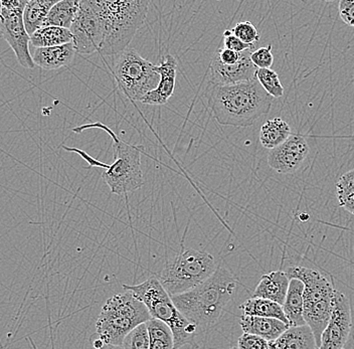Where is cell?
Instances as JSON below:
<instances>
[{"label": "cell", "mask_w": 354, "mask_h": 349, "mask_svg": "<svg viewBox=\"0 0 354 349\" xmlns=\"http://www.w3.org/2000/svg\"><path fill=\"white\" fill-rule=\"evenodd\" d=\"M274 98L263 89L258 79L227 86H212L209 106L221 125L250 127L267 115Z\"/></svg>", "instance_id": "6da1fadb"}, {"label": "cell", "mask_w": 354, "mask_h": 349, "mask_svg": "<svg viewBox=\"0 0 354 349\" xmlns=\"http://www.w3.org/2000/svg\"><path fill=\"white\" fill-rule=\"evenodd\" d=\"M236 278L218 266L209 279L187 292L172 296V301L188 321L205 330L220 319L236 288Z\"/></svg>", "instance_id": "7a4b0ae2"}, {"label": "cell", "mask_w": 354, "mask_h": 349, "mask_svg": "<svg viewBox=\"0 0 354 349\" xmlns=\"http://www.w3.org/2000/svg\"><path fill=\"white\" fill-rule=\"evenodd\" d=\"M100 21L103 41L99 53L114 57L128 48L133 37L143 26L150 2L146 0H91Z\"/></svg>", "instance_id": "3957f363"}, {"label": "cell", "mask_w": 354, "mask_h": 349, "mask_svg": "<svg viewBox=\"0 0 354 349\" xmlns=\"http://www.w3.org/2000/svg\"><path fill=\"white\" fill-rule=\"evenodd\" d=\"M125 291H130L143 302L150 315L169 327L174 335V349L185 346L196 348V337L199 329L176 308L171 296L156 278H149L140 284L123 285Z\"/></svg>", "instance_id": "277c9868"}, {"label": "cell", "mask_w": 354, "mask_h": 349, "mask_svg": "<svg viewBox=\"0 0 354 349\" xmlns=\"http://www.w3.org/2000/svg\"><path fill=\"white\" fill-rule=\"evenodd\" d=\"M142 301L130 291L116 294L102 307L96 322L97 335L104 344L122 346L135 327L151 319Z\"/></svg>", "instance_id": "5b68a950"}, {"label": "cell", "mask_w": 354, "mask_h": 349, "mask_svg": "<svg viewBox=\"0 0 354 349\" xmlns=\"http://www.w3.org/2000/svg\"><path fill=\"white\" fill-rule=\"evenodd\" d=\"M285 273L288 278L299 279L304 284L303 316L307 326L313 331L319 348L321 337L330 320L336 289L326 276L319 271L305 267H289Z\"/></svg>", "instance_id": "8992f818"}, {"label": "cell", "mask_w": 354, "mask_h": 349, "mask_svg": "<svg viewBox=\"0 0 354 349\" xmlns=\"http://www.w3.org/2000/svg\"><path fill=\"white\" fill-rule=\"evenodd\" d=\"M91 128L105 130L113 139L115 161L108 165L106 171L102 174V178L109 187L111 194L122 196L141 189L144 185L143 171L141 169V152L143 147L124 142L107 126L100 122L82 125L74 128L73 131L80 133Z\"/></svg>", "instance_id": "52a82bcc"}, {"label": "cell", "mask_w": 354, "mask_h": 349, "mask_svg": "<svg viewBox=\"0 0 354 349\" xmlns=\"http://www.w3.org/2000/svg\"><path fill=\"white\" fill-rule=\"evenodd\" d=\"M218 265L210 254L192 248L181 249L159 274V282L170 296L187 292L209 279Z\"/></svg>", "instance_id": "ba28073f"}, {"label": "cell", "mask_w": 354, "mask_h": 349, "mask_svg": "<svg viewBox=\"0 0 354 349\" xmlns=\"http://www.w3.org/2000/svg\"><path fill=\"white\" fill-rule=\"evenodd\" d=\"M112 70L119 90L132 101H141L160 82L154 64L143 59L134 48H126L114 56Z\"/></svg>", "instance_id": "9c48e42d"}, {"label": "cell", "mask_w": 354, "mask_h": 349, "mask_svg": "<svg viewBox=\"0 0 354 349\" xmlns=\"http://www.w3.org/2000/svg\"><path fill=\"white\" fill-rule=\"evenodd\" d=\"M26 0H0V35L8 41L21 67L35 68L30 54V35L26 32L24 12Z\"/></svg>", "instance_id": "30bf717a"}, {"label": "cell", "mask_w": 354, "mask_h": 349, "mask_svg": "<svg viewBox=\"0 0 354 349\" xmlns=\"http://www.w3.org/2000/svg\"><path fill=\"white\" fill-rule=\"evenodd\" d=\"M73 44L80 55L99 52L103 41L101 21L91 0L80 1L79 12L70 28Z\"/></svg>", "instance_id": "8fae6325"}, {"label": "cell", "mask_w": 354, "mask_h": 349, "mask_svg": "<svg viewBox=\"0 0 354 349\" xmlns=\"http://www.w3.org/2000/svg\"><path fill=\"white\" fill-rule=\"evenodd\" d=\"M353 328L351 307L348 297L340 291L334 293L333 311L321 337L318 349H344Z\"/></svg>", "instance_id": "7c38bea8"}, {"label": "cell", "mask_w": 354, "mask_h": 349, "mask_svg": "<svg viewBox=\"0 0 354 349\" xmlns=\"http://www.w3.org/2000/svg\"><path fill=\"white\" fill-rule=\"evenodd\" d=\"M309 151V144L304 136L291 134L282 145L270 150L268 164L278 173H293L300 169Z\"/></svg>", "instance_id": "4fadbf2b"}, {"label": "cell", "mask_w": 354, "mask_h": 349, "mask_svg": "<svg viewBox=\"0 0 354 349\" xmlns=\"http://www.w3.org/2000/svg\"><path fill=\"white\" fill-rule=\"evenodd\" d=\"M253 50H248L242 53L240 61L234 65H225L214 53L210 63L209 79L212 86H227L243 83L256 79L257 70L252 63L251 55Z\"/></svg>", "instance_id": "5bb4252c"}, {"label": "cell", "mask_w": 354, "mask_h": 349, "mask_svg": "<svg viewBox=\"0 0 354 349\" xmlns=\"http://www.w3.org/2000/svg\"><path fill=\"white\" fill-rule=\"evenodd\" d=\"M177 62L172 55H165L159 65H155V70L160 75V82L156 89L148 93L141 99L146 105H165L174 95L176 88Z\"/></svg>", "instance_id": "9a60e30c"}, {"label": "cell", "mask_w": 354, "mask_h": 349, "mask_svg": "<svg viewBox=\"0 0 354 349\" xmlns=\"http://www.w3.org/2000/svg\"><path fill=\"white\" fill-rule=\"evenodd\" d=\"M33 64L46 70H59L68 67L74 61L77 50L74 44L53 46V48H32L30 50Z\"/></svg>", "instance_id": "2e32d148"}, {"label": "cell", "mask_w": 354, "mask_h": 349, "mask_svg": "<svg viewBox=\"0 0 354 349\" xmlns=\"http://www.w3.org/2000/svg\"><path fill=\"white\" fill-rule=\"evenodd\" d=\"M290 279L284 271H273L265 274L254 289L253 297L271 300L276 303L284 304L286 299Z\"/></svg>", "instance_id": "e0dca14e"}, {"label": "cell", "mask_w": 354, "mask_h": 349, "mask_svg": "<svg viewBox=\"0 0 354 349\" xmlns=\"http://www.w3.org/2000/svg\"><path fill=\"white\" fill-rule=\"evenodd\" d=\"M240 326L243 333L264 338L268 342L275 341L289 328L288 324L274 318L256 317V316H241Z\"/></svg>", "instance_id": "ac0fdd59"}, {"label": "cell", "mask_w": 354, "mask_h": 349, "mask_svg": "<svg viewBox=\"0 0 354 349\" xmlns=\"http://www.w3.org/2000/svg\"><path fill=\"white\" fill-rule=\"evenodd\" d=\"M272 349H318L313 331L307 324L302 326H290L277 338L269 342Z\"/></svg>", "instance_id": "d6986e66"}, {"label": "cell", "mask_w": 354, "mask_h": 349, "mask_svg": "<svg viewBox=\"0 0 354 349\" xmlns=\"http://www.w3.org/2000/svg\"><path fill=\"white\" fill-rule=\"evenodd\" d=\"M304 284L299 279L290 280L286 299L283 304V310L286 316L289 326H302L306 324L303 316L304 308Z\"/></svg>", "instance_id": "ffe728a7"}, {"label": "cell", "mask_w": 354, "mask_h": 349, "mask_svg": "<svg viewBox=\"0 0 354 349\" xmlns=\"http://www.w3.org/2000/svg\"><path fill=\"white\" fill-rule=\"evenodd\" d=\"M243 315L256 316V317L274 318L281 320L289 326L282 305L263 299V298H250L240 306Z\"/></svg>", "instance_id": "44dd1931"}, {"label": "cell", "mask_w": 354, "mask_h": 349, "mask_svg": "<svg viewBox=\"0 0 354 349\" xmlns=\"http://www.w3.org/2000/svg\"><path fill=\"white\" fill-rule=\"evenodd\" d=\"M291 136V127L286 121L274 118L266 121L260 131V142L267 149H274L282 145Z\"/></svg>", "instance_id": "7402d4cb"}, {"label": "cell", "mask_w": 354, "mask_h": 349, "mask_svg": "<svg viewBox=\"0 0 354 349\" xmlns=\"http://www.w3.org/2000/svg\"><path fill=\"white\" fill-rule=\"evenodd\" d=\"M73 43V35L70 30L57 26H44L30 35L32 48H53Z\"/></svg>", "instance_id": "603a6c76"}, {"label": "cell", "mask_w": 354, "mask_h": 349, "mask_svg": "<svg viewBox=\"0 0 354 349\" xmlns=\"http://www.w3.org/2000/svg\"><path fill=\"white\" fill-rule=\"evenodd\" d=\"M57 2V0H28L24 8V21L30 37L39 28H44L50 8Z\"/></svg>", "instance_id": "cb8c5ba5"}, {"label": "cell", "mask_w": 354, "mask_h": 349, "mask_svg": "<svg viewBox=\"0 0 354 349\" xmlns=\"http://www.w3.org/2000/svg\"><path fill=\"white\" fill-rule=\"evenodd\" d=\"M80 1L77 0H62L50 8L44 26H57L70 30L77 13L79 12Z\"/></svg>", "instance_id": "d4e9b609"}, {"label": "cell", "mask_w": 354, "mask_h": 349, "mask_svg": "<svg viewBox=\"0 0 354 349\" xmlns=\"http://www.w3.org/2000/svg\"><path fill=\"white\" fill-rule=\"evenodd\" d=\"M146 324L149 331V349H174V335L169 327L154 318H151Z\"/></svg>", "instance_id": "484cf974"}, {"label": "cell", "mask_w": 354, "mask_h": 349, "mask_svg": "<svg viewBox=\"0 0 354 349\" xmlns=\"http://www.w3.org/2000/svg\"><path fill=\"white\" fill-rule=\"evenodd\" d=\"M336 189L340 207L354 214V178L351 171L343 174L336 183Z\"/></svg>", "instance_id": "4316f807"}, {"label": "cell", "mask_w": 354, "mask_h": 349, "mask_svg": "<svg viewBox=\"0 0 354 349\" xmlns=\"http://www.w3.org/2000/svg\"><path fill=\"white\" fill-rule=\"evenodd\" d=\"M256 78L262 86L263 89L272 98H281L284 95V87L279 79L278 74L272 68H258Z\"/></svg>", "instance_id": "83f0119b"}, {"label": "cell", "mask_w": 354, "mask_h": 349, "mask_svg": "<svg viewBox=\"0 0 354 349\" xmlns=\"http://www.w3.org/2000/svg\"><path fill=\"white\" fill-rule=\"evenodd\" d=\"M150 337L147 324L135 327L131 332L124 338L122 348L124 349H149Z\"/></svg>", "instance_id": "f1b7e54d"}, {"label": "cell", "mask_w": 354, "mask_h": 349, "mask_svg": "<svg viewBox=\"0 0 354 349\" xmlns=\"http://www.w3.org/2000/svg\"><path fill=\"white\" fill-rule=\"evenodd\" d=\"M231 30L232 34L236 35L239 39H241L243 43L247 44V45L254 46L260 39V34H259L258 30L250 21L238 23Z\"/></svg>", "instance_id": "f546056e"}, {"label": "cell", "mask_w": 354, "mask_h": 349, "mask_svg": "<svg viewBox=\"0 0 354 349\" xmlns=\"http://www.w3.org/2000/svg\"><path fill=\"white\" fill-rule=\"evenodd\" d=\"M252 63L257 68H271L274 64V56L272 54V46L257 48L251 55Z\"/></svg>", "instance_id": "4dcf8cb0"}, {"label": "cell", "mask_w": 354, "mask_h": 349, "mask_svg": "<svg viewBox=\"0 0 354 349\" xmlns=\"http://www.w3.org/2000/svg\"><path fill=\"white\" fill-rule=\"evenodd\" d=\"M239 349H269V342L257 335L243 333L238 340Z\"/></svg>", "instance_id": "1f68e13d"}, {"label": "cell", "mask_w": 354, "mask_h": 349, "mask_svg": "<svg viewBox=\"0 0 354 349\" xmlns=\"http://www.w3.org/2000/svg\"><path fill=\"white\" fill-rule=\"evenodd\" d=\"M223 45L227 50H232L236 53H243L245 50L254 48L253 45H247V44L243 43L230 30H225L223 32Z\"/></svg>", "instance_id": "d6a6232c"}, {"label": "cell", "mask_w": 354, "mask_h": 349, "mask_svg": "<svg viewBox=\"0 0 354 349\" xmlns=\"http://www.w3.org/2000/svg\"><path fill=\"white\" fill-rule=\"evenodd\" d=\"M338 12L343 23L354 28V0H342L338 4Z\"/></svg>", "instance_id": "836d02e7"}, {"label": "cell", "mask_w": 354, "mask_h": 349, "mask_svg": "<svg viewBox=\"0 0 354 349\" xmlns=\"http://www.w3.org/2000/svg\"><path fill=\"white\" fill-rule=\"evenodd\" d=\"M216 54L218 55L221 63L225 65H234L240 61L241 57H242V53L234 52V50H227L225 48H218Z\"/></svg>", "instance_id": "e575fe53"}, {"label": "cell", "mask_w": 354, "mask_h": 349, "mask_svg": "<svg viewBox=\"0 0 354 349\" xmlns=\"http://www.w3.org/2000/svg\"><path fill=\"white\" fill-rule=\"evenodd\" d=\"M101 349H124L122 346H112V344H105Z\"/></svg>", "instance_id": "d590c367"}, {"label": "cell", "mask_w": 354, "mask_h": 349, "mask_svg": "<svg viewBox=\"0 0 354 349\" xmlns=\"http://www.w3.org/2000/svg\"><path fill=\"white\" fill-rule=\"evenodd\" d=\"M230 349H239V348H238V346H234V348H231Z\"/></svg>", "instance_id": "8d00e7d4"}, {"label": "cell", "mask_w": 354, "mask_h": 349, "mask_svg": "<svg viewBox=\"0 0 354 349\" xmlns=\"http://www.w3.org/2000/svg\"><path fill=\"white\" fill-rule=\"evenodd\" d=\"M351 173H353V178H354V169H353V170H351Z\"/></svg>", "instance_id": "74e56055"}, {"label": "cell", "mask_w": 354, "mask_h": 349, "mask_svg": "<svg viewBox=\"0 0 354 349\" xmlns=\"http://www.w3.org/2000/svg\"><path fill=\"white\" fill-rule=\"evenodd\" d=\"M269 349H272V348H270V346H269Z\"/></svg>", "instance_id": "f35d334b"}]
</instances>
